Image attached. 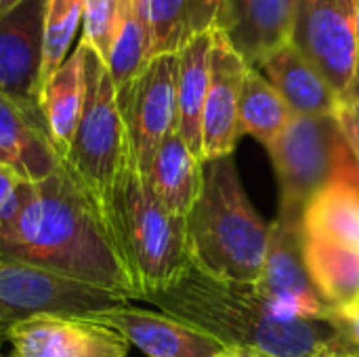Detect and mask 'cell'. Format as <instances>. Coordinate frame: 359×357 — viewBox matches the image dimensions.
I'll return each mask as SVG.
<instances>
[{
  "mask_svg": "<svg viewBox=\"0 0 359 357\" xmlns=\"http://www.w3.org/2000/svg\"><path fill=\"white\" fill-rule=\"evenodd\" d=\"M0 257L44 267L124 301L137 299L101 208L63 166L50 179L27 185L17 217L0 225Z\"/></svg>",
  "mask_w": 359,
  "mask_h": 357,
  "instance_id": "6da1fadb",
  "label": "cell"
},
{
  "mask_svg": "<svg viewBox=\"0 0 359 357\" xmlns=\"http://www.w3.org/2000/svg\"><path fill=\"white\" fill-rule=\"evenodd\" d=\"M162 314L183 320L227 349L250 357H351L328 318L280 314L255 284L219 282L191 271L168 292L154 297Z\"/></svg>",
  "mask_w": 359,
  "mask_h": 357,
  "instance_id": "7a4b0ae2",
  "label": "cell"
},
{
  "mask_svg": "<svg viewBox=\"0 0 359 357\" xmlns=\"http://www.w3.org/2000/svg\"><path fill=\"white\" fill-rule=\"evenodd\" d=\"M191 267L206 278L233 284L261 280L269 227L252 208L231 156L204 162L198 202L187 217Z\"/></svg>",
  "mask_w": 359,
  "mask_h": 357,
  "instance_id": "3957f363",
  "label": "cell"
},
{
  "mask_svg": "<svg viewBox=\"0 0 359 357\" xmlns=\"http://www.w3.org/2000/svg\"><path fill=\"white\" fill-rule=\"evenodd\" d=\"M135 297L151 301L191 271L187 219L168 213L128 160L103 208Z\"/></svg>",
  "mask_w": 359,
  "mask_h": 357,
  "instance_id": "277c9868",
  "label": "cell"
},
{
  "mask_svg": "<svg viewBox=\"0 0 359 357\" xmlns=\"http://www.w3.org/2000/svg\"><path fill=\"white\" fill-rule=\"evenodd\" d=\"M84 69L86 101L76 135L61 156V166L103 213L130 154L114 80L107 65L88 46Z\"/></svg>",
  "mask_w": 359,
  "mask_h": 357,
  "instance_id": "5b68a950",
  "label": "cell"
},
{
  "mask_svg": "<svg viewBox=\"0 0 359 357\" xmlns=\"http://www.w3.org/2000/svg\"><path fill=\"white\" fill-rule=\"evenodd\" d=\"M280 181V215L303 219L307 204L358 164L339 116H294L267 147Z\"/></svg>",
  "mask_w": 359,
  "mask_h": 357,
  "instance_id": "8992f818",
  "label": "cell"
},
{
  "mask_svg": "<svg viewBox=\"0 0 359 357\" xmlns=\"http://www.w3.org/2000/svg\"><path fill=\"white\" fill-rule=\"evenodd\" d=\"M120 303L130 301L44 267L0 257V328L40 314L88 316Z\"/></svg>",
  "mask_w": 359,
  "mask_h": 357,
  "instance_id": "52a82bcc",
  "label": "cell"
},
{
  "mask_svg": "<svg viewBox=\"0 0 359 357\" xmlns=\"http://www.w3.org/2000/svg\"><path fill=\"white\" fill-rule=\"evenodd\" d=\"M179 55H160L118 93L130 162L147 177L162 141L179 130L177 122Z\"/></svg>",
  "mask_w": 359,
  "mask_h": 357,
  "instance_id": "ba28073f",
  "label": "cell"
},
{
  "mask_svg": "<svg viewBox=\"0 0 359 357\" xmlns=\"http://www.w3.org/2000/svg\"><path fill=\"white\" fill-rule=\"evenodd\" d=\"M359 0H297L292 44L345 99L358 63Z\"/></svg>",
  "mask_w": 359,
  "mask_h": 357,
  "instance_id": "9c48e42d",
  "label": "cell"
},
{
  "mask_svg": "<svg viewBox=\"0 0 359 357\" xmlns=\"http://www.w3.org/2000/svg\"><path fill=\"white\" fill-rule=\"evenodd\" d=\"M11 357H128V341L90 316L40 314L6 328Z\"/></svg>",
  "mask_w": 359,
  "mask_h": 357,
  "instance_id": "30bf717a",
  "label": "cell"
},
{
  "mask_svg": "<svg viewBox=\"0 0 359 357\" xmlns=\"http://www.w3.org/2000/svg\"><path fill=\"white\" fill-rule=\"evenodd\" d=\"M255 288L284 316L328 318L305 261L303 219L278 215L269 227V246L261 280Z\"/></svg>",
  "mask_w": 359,
  "mask_h": 357,
  "instance_id": "8fae6325",
  "label": "cell"
},
{
  "mask_svg": "<svg viewBox=\"0 0 359 357\" xmlns=\"http://www.w3.org/2000/svg\"><path fill=\"white\" fill-rule=\"evenodd\" d=\"M46 0H23L0 15V93L40 107Z\"/></svg>",
  "mask_w": 359,
  "mask_h": 357,
  "instance_id": "7c38bea8",
  "label": "cell"
},
{
  "mask_svg": "<svg viewBox=\"0 0 359 357\" xmlns=\"http://www.w3.org/2000/svg\"><path fill=\"white\" fill-rule=\"evenodd\" d=\"M88 316L120 332L128 345H135L147 357H219L229 351L221 341L183 320L130 303Z\"/></svg>",
  "mask_w": 359,
  "mask_h": 357,
  "instance_id": "4fadbf2b",
  "label": "cell"
},
{
  "mask_svg": "<svg viewBox=\"0 0 359 357\" xmlns=\"http://www.w3.org/2000/svg\"><path fill=\"white\" fill-rule=\"evenodd\" d=\"M248 63L231 48V44L212 32L210 86L202 114V160L231 156L240 139L238 103Z\"/></svg>",
  "mask_w": 359,
  "mask_h": 357,
  "instance_id": "5bb4252c",
  "label": "cell"
},
{
  "mask_svg": "<svg viewBox=\"0 0 359 357\" xmlns=\"http://www.w3.org/2000/svg\"><path fill=\"white\" fill-rule=\"evenodd\" d=\"M297 0H221L217 32L255 67L292 40Z\"/></svg>",
  "mask_w": 359,
  "mask_h": 357,
  "instance_id": "9a60e30c",
  "label": "cell"
},
{
  "mask_svg": "<svg viewBox=\"0 0 359 357\" xmlns=\"http://www.w3.org/2000/svg\"><path fill=\"white\" fill-rule=\"evenodd\" d=\"M0 166L25 183L50 179L61 168L40 107H27L0 93Z\"/></svg>",
  "mask_w": 359,
  "mask_h": 357,
  "instance_id": "2e32d148",
  "label": "cell"
},
{
  "mask_svg": "<svg viewBox=\"0 0 359 357\" xmlns=\"http://www.w3.org/2000/svg\"><path fill=\"white\" fill-rule=\"evenodd\" d=\"M282 95L294 116H334L343 101L322 72L292 44H284L255 65Z\"/></svg>",
  "mask_w": 359,
  "mask_h": 357,
  "instance_id": "e0dca14e",
  "label": "cell"
},
{
  "mask_svg": "<svg viewBox=\"0 0 359 357\" xmlns=\"http://www.w3.org/2000/svg\"><path fill=\"white\" fill-rule=\"evenodd\" d=\"M303 238L359 252V162L307 204Z\"/></svg>",
  "mask_w": 359,
  "mask_h": 357,
  "instance_id": "ac0fdd59",
  "label": "cell"
},
{
  "mask_svg": "<svg viewBox=\"0 0 359 357\" xmlns=\"http://www.w3.org/2000/svg\"><path fill=\"white\" fill-rule=\"evenodd\" d=\"M151 40V57L177 55L217 27L221 0H135Z\"/></svg>",
  "mask_w": 359,
  "mask_h": 357,
  "instance_id": "d6986e66",
  "label": "cell"
},
{
  "mask_svg": "<svg viewBox=\"0 0 359 357\" xmlns=\"http://www.w3.org/2000/svg\"><path fill=\"white\" fill-rule=\"evenodd\" d=\"M86 44L80 40L40 93V112L59 156L69 147L86 101Z\"/></svg>",
  "mask_w": 359,
  "mask_h": 357,
  "instance_id": "ffe728a7",
  "label": "cell"
},
{
  "mask_svg": "<svg viewBox=\"0 0 359 357\" xmlns=\"http://www.w3.org/2000/svg\"><path fill=\"white\" fill-rule=\"evenodd\" d=\"M204 162L191 154L179 130H172L158 147L147 183L158 202L172 215L187 219L200 198Z\"/></svg>",
  "mask_w": 359,
  "mask_h": 357,
  "instance_id": "44dd1931",
  "label": "cell"
},
{
  "mask_svg": "<svg viewBox=\"0 0 359 357\" xmlns=\"http://www.w3.org/2000/svg\"><path fill=\"white\" fill-rule=\"evenodd\" d=\"M212 32L194 38L185 48L177 53L179 55V78H177L179 135L183 137L191 154L198 156L200 160H202V114L210 86Z\"/></svg>",
  "mask_w": 359,
  "mask_h": 357,
  "instance_id": "7402d4cb",
  "label": "cell"
},
{
  "mask_svg": "<svg viewBox=\"0 0 359 357\" xmlns=\"http://www.w3.org/2000/svg\"><path fill=\"white\" fill-rule=\"evenodd\" d=\"M305 261L316 290L330 314L359 311V252L326 242L305 240Z\"/></svg>",
  "mask_w": 359,
  "mask_h": 357,
  "instance_id": "603a6c76",
  "label": "cell"
},
{
  "mask_svg": "<svg viewBox=\"0 0 359 357\" xmlns=\"http://www.w3.org/2000/svg\"><path fill=\"white\" fill-rule=\"evenodd\" d=\"M294 114L273 84L257 67H248L238 103L240 135H250L269 147L286 130Z\"/></svg>",
  "mask_w": 359,
  "mask_h": 357,
  "instance_id": "cb8c5ba5",
  "label": "cell"
},
{
  "mask_svg": "<svg viewBox=\"0 0 359 357\" xmlns=\"http://www.w3.org/2000/svg\"><path fill=\"white\" fill-rule=\"evenodd\" d=\"M151 40L145 19L135 0H126L124 17L105 61L107 72L114 80L116 90L124 88L130 80H135L151 61Z\"/></svg>",
  "mask_w": 359,
  "mask_h": 357,
  "instance_id": "d4e9b609",
  "label": "cell"
},
{
  "mask_svg": "<svg viewBox=\"0 0 359 357\" xmlns=\"http://www.w3.org/2000/svg\"><path fill=\"white\" fill-rule=\"evenodd\" d=\"M82 8H84V0H46L40 93L48 82V78L67 59L78 27L82 23Z\"/></svg>",
  "mask_w": 359,
  "mask_h": 357,
  "instance_id": "484cf974",
  "label": "cell"
},
{
  "mask_svg": "<svg viewBox=\"0 0 359 357\" xmlns=\"http://www.w3.org/2000/svg\"><path fill=\"white\" fill-rule=\"evenodd\" d=\"M126 0H84L82 42L105 63L118 36Z\"/></svg>",
  "mask_w": 359,
  "mask_h": 357,
  "instance_id": "4316f807",
  "label": "cell"
},
{
  "mask_svg": "<svg viewBox=\"0 0 359 357\" xmlns=\"http://www.w3.org/2000/svg\"><path fill=\"white\" fill-rule=\"evenodd\" d=\"M27 185L29 183L21 181L13 170L0 166V225L17 217L25 202Z\"/></svg>",
  "mask_w": 359,
  "mask_h": 357,
  "instance_id": "83f0119b",
  "label": "cell"
},
{
  "mask_svg": "<svg viewBox=\"0 0 359 357\" xmlns=\"http://www.w3.org/2000/svg\"><path fill=\"white\" fill-rule=\"evenodd\" d=\"M339 120L345 130V137L359 162V101L358 103H343L339 109Z\"/></svg>",
  "mask_w": 359,
  "mask_h": 357,
  "instance_id": "f1b7e54d",
  "label": "cell"
},
{
  "mask_svg": "<svg viewBox=\"0 0 359 357\" xmlns=\"http://www.w3.org/2000/svg\"><path fill=\"white\" fill-rule=\"evenodd\" d=\"M328 316H330L332 324L337 326V330L341 332L347 347L355 356H359V311L349 314V316H339V314H328Z\"/></svg>",
  "mask_w": 359,
  "mask_h": 357,
  "instance_id": "f546056e",
  "label": "cell"
},
{
  "mask_svg": "<svg viewBox=\"0 0 359 357\" xmlns=\"http://www.w3.org/2000/svg\"><path fill=\"white\" fill-rule=\"evenodd\" d=\"M359 101V11H358V63H355V76L353 82L343 99V103H358Z\"/></svg>",
  "mask_w": 359,
  "mask_h": 357,
  "instance_id": "4dcf8cb0",
  "label": "cell"
},
{
  "mask_svg": "<svg viewBox=\"0 0 359 357\" xmlns=\"http://www.w3.org/2000/svg\"><path fill=\"white\" fill-rule=\"evenodd\" d=\"M19 2H23V0H0V15H4L6 11H11V8L17 6Z\"/></svg>",
  "mask_w": 359,
  "mask_h": 357,
  "instance_id": "1f68e13d",
  "label": "cell"
},
{
  "mask_svg": "<svg viewBox=\"0 0 359 357\" xmlns=\"http://www.w3.org/2000/svg\"><path fill=\"white\" fill-rule=\"evenodd\" d=\"M4 347H6V328H0V357L4 353Z\"/></svg>",
  "mask_w": 359,
  "mask_h": 357,
  "instance_id": "d6a6232c",
  "label": "cell"
},
{
  "mask_svg": "<svg viewBox=\"0 0 359 357\" xmlns=\"http://www.w3.org/2000/svg\"><path fill=\"white\" fill-rule=\"evenodd\" d=\"M219 357H250V356H244V353H240V351H227V353H223V356H219Z\"/></svg>",
  "mask_w": 359,
  "mask_h": 357,
  "instance_id": "836d02e7",
  "label": "cell"
},
{
  "mask_svg": "<svg viewBox=\"0 0 359 357\" xmlns=\"http://www.w3.org/2000/svg\"><path fill=\"white\" fill-rule=\"evenodd\" d=\"M351 357H359V356H355V353H351Z\"/></svg>",
  "mask_w": 359,
  "mask_h": 357,
  "instance_id": "e575fe53",
  "label": "cell"
}]
</instances>
